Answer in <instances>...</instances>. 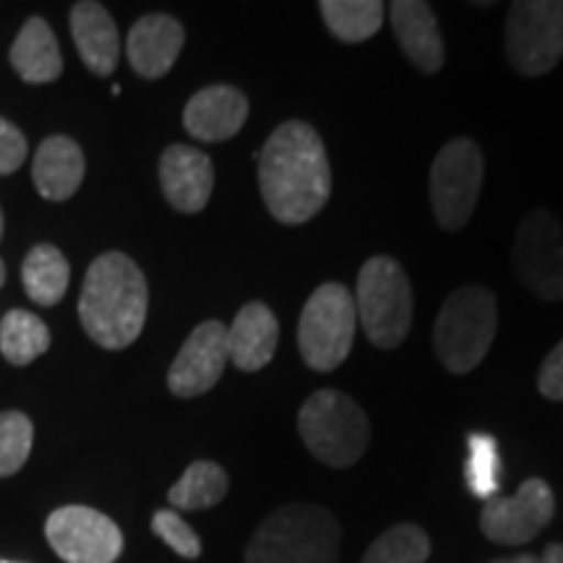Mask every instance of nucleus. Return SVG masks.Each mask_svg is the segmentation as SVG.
<instances>
[{
  "label": "nucleus",
  "mask_w": 563,
  "mask_h": 563,
  "mask_svg": "<svg viewBox=\"0 0 563 563\" xmlns=\"http://www.w3.org/2000/svg\"><path fill=\"white\" fill-rule=\"evenodd\" d=\"M258 186L277 222L313 220L332 196V167L319 131L306 121L277 125L258 154Z\"/></svg>",
  "instance_id": "1"
},
{
  "label": "nucleus",
  "mask_w": 563,
  "mask_h": 563,
  "mask_svg": "<svg viewBox=\"0 0 563 563\" xmlns=\"http://www.w3.org/2000/svg\"><path fill=\"white\" fill-rule=\"evenodd\" d=\"M150 311L144 272L125 253H102L84 279L79 319L84 332L104 350H125L139 340Z\"/></svg>",
  "instance_id": "2"
},
{
  "label": "nucleus",
  "mask_w": 563,
  "mask_h": 563,
  "mask_svg": "<svg viewBox=\"0 0 563 563\" xmlns=\"http://www.w3.org/2000/svg\"><path fill=\"white\" fill-rule=\"evenodd\" d=\"M342 527L329 509L287 504L272 511L253 532L245 563H336Z\"/></svg>",
  "instance_id": "3"
},
{
  "label": "nucleus",
  "mask_w": 563,
  "mask_h": 563,
  "mask_svg": "<svg viewBox=\"0 0 563 563\" xmlns=\"http://www.w3.org/2000/svg\"><path fill=\"white\" fill-rule=\"evenodd\" d=\"M498 329L496 298L488 287L464 285L449 295L433 327V347L443 368L456 376L485 361Z\"/></svg>",
  "instance_id": "4"
},
{
  "label": "nucleus",
  "mask_w": 563,
  "mask_h": 563,
  "mask_svg": "<svg viewBox=\"0 0 563 563\" xmlns=\"http://www.w3.org/2000/svg\"><path fill=\"white\" fill-rule=\"evenodd\" d=\"M298 433L316 460L344 470L361 462L368 449L371 422L363 407L347 394L321 389L300 407Z\"/></svg>",
  "instance_id": "5"
},
{
  "label": "nucleus",
  "mask_w": 563,
  "mask_h": 563,
  "mask_svg": "<svg viewBox=\"0 0 563 563\" xmlns=\"http://www.w3.org/2000/svg\"><path fill=\"white\" fill-rule=\"evenodd\" d=\"M355 311L365 336L376 347H399L410 332L415 311L412 285L402 264L391 256L368 258L357 274Z\"/></svg>",
  "instance_id": "6"
},
{
  "label": "nucleus",
  "mask_w": 563,
  "mask_h": 563,
  "mask_svg": "<svg viewBox=\"0 0 563 563\" xmlns=\"http://www.w3.org/2000/svg\"><path fill=\"white\" fill-rule=\"evenodd\" d=\"M357 332L355 298L342 282H327L302 306L298 347L311 371L329 373L347 361Z\"/></svg>",
  "instance_id": "7"
},
{
  "label": "nucleus",
  "mask_w": 563,
  "mask_h": 563,
  "mask_svg": "<svg viewBox=\"0 0 563 563\" xmlns=\"http://www.w3.org/2000/svg\"><path fill=\"white\" fill-rule=\"evenodd\" d=\"M506 60L522 76H545L563 58L561 0H517L504 26Z\"/></svg>",
  "instance_id": "8"
},
{
  "label": "nucleus",
  "mask_w": 563,
  "mask_h": 563,
  "mask_svg": "<svg viewBox=\"0 0 563 563\" xmlns=\"http://www.w3.org/2000/svg\"><path fill=\"white\" fill-rule=\"evenodd\" d=\"M485 159L477 141L460 136L435 154L431 167V207L443 230H460L470 222L481 199Z\"/></svg>",
  "instance_id": "9"
},
{
  "label": "nucleus",
  "mask_w": 563,
  "mask_h": 563,
  "mask_svg": "<svg viewBox=\"0 0 563 563\" xmlns=\"http://www.w3.org/2000/svg\"><path fill=\"white\" fill-rule=\"evenodd\" d=\"M514 272L534 298L563 300V232L551 211L534 209L514 238Z\"/></svg>",
  "instance_id": "10"
},
{
  "label": "nucleus",
  "mask_w": 563,
  "mask_h": 563,
  "mask_svg": "<svg viewBox=\"0 0 563 563\" xmlns=\"http://www.w3.org/2000/svg\"><path fill=\"white\" fill-rule=\"evenodd\" d=\"M555 498L543 477H530L514 496H493L481 514V530L496 545H527L551 525Z\"/></svg>",
  "instance_id": "11"
},
{
  "label": "nucleus",
  "mask_w": 563,
  "mask_h": 563,
  "mask_svg": "<svg viewBox=\"0 0 563 563\" xmlns=\"http://www.w3.org/2000/svg\"><path fill=\"white\" fill-rule=\"evenodd\" d=\"M53 551L66 563H112L123 551L121 527L89 506H63L45 525Z\"/></svg>",
  "instance_id": "12"
},
{
  "label": "nucleus",
  "mask_w": 563,
  "mask_h": 563,
  "mask_svg": "<svg viewBox=\"0 0 563 563\" xmlns=\"http://www.w3.org/2000/svg\"><path fill=\"white\" fill-rule=\"evenodd\" d=\"M228 363V327L222 321H203L188 334L186 344L180 347L170 373H167V386L175 397H201L211 386H217Z\"/></svg>",
  "instance_id": "13"
},
{
  "label": "nucleus",
  "mask_w": 563,
  "mask_h": 563,
  "mask_svg": "<svg viewBox=\"0 0 563 563\" xmlns=\"http://www.w3.org/2000/svg\"><path fill=\"white\" fill-rule=\"evenodd\" d=\"M159 186L173 209L196 214L207 207L214 191V165L194 146L173 144L159 157Z\"/></svg>",
  "instance_id": "14"
},
{
  "label": "nucleus",
  "mask_w": 563,
  "mask_h": 563,
  "mask_svg": "<svg viewBox=\"0 0 563 563\" xmlns=\"http://www.w3.org/2000/svg\"><path fill=\"white\" fill-rule=\"evenodd\" d=\"M249 121V97L228 84H214L188 100L183 110V125L194 139L220 144L235 136Z\"/></svg>",
  "instance_id": "15"
},
{
  "label": "nucleus",
  "mask_w": 563,
  "mask_h": 563,
  "mask_svg": "<svg viewBox=\"0 0 563 563\" xmlns=\"http://www.w3.org/2000/svg\"><path fill=\"white\" fill-rule=\"evenodd\" d=\"M186 42V30L175 16L150 13L131 26L125 53L141 79H162L175 66Z\"/></svg>",
  "instance_id": "16"
},
{
  "label": "nucleus",
  "mask_w": 563,
  "mask_h": 563,
  "mask_svg": "<svg viewBox=\"0 0 563 563\" xmlns=\"http://www.w3.org/2000/svg\"><path fill=\"white\" fill-rule=\"evenodd\" d=\"M279 344V321L266 302H245L228 327V350L235 368L256 373L272 363Z\"/></svg>",
  "instance_id": "17"
},
{
  "label": "nucleus",
  "mask_w": 563,
  "mask_h": 563,
  "mask_svg": "<svg viewBox=\"0 0 563 563\" xmlns=\"http://www.w3.org/2000/svg\"><path fill=\"white\" fill-rule=\"evenodd\" d=\"M70 34L84 66L95 76H110L121 60V34L102 3H76L70 11Z\"/></svg>",
  "instance_id": "18"
},
{
  "label": "nucleus",
  "mask_w": 563,
  "mask_h": 563,
  "mask_svg": "<svg viewBox=\"0 0 563 563\" xmlns=\"http://www.w3.org/2000/svg\"><path fill=\"white\" fill-rule=\"evenodd\" d=\"M391 30L402 53L422 74H435L446 60L443 37L431 5L420 0H397L391 3Z\"/></svg>",
  "instance_id": "19"
},
{
  "label": "nucleus",
  "mask_w": 563,
  "mask_h": 563,
  "mask_svg": "<svg viewBox=\"0 0 563 563\" xmlns=\"http://www.w3.org/2000/svg\"><path fill=\"white\" fill-rule=\"evenodd\" d=\"M87 162L81 146L68 136H51L40 144L34 154L32 180L42 199L66 201L79 191Z\"/></svg>",
  "instance_id": "20"
},
{
  "label": "nucleus",
  "mask_w": 563,
  "mask_h": 563,
  "mask_svg": "<svg viewBox=\"0 0 563 563\" xmlns=\"http://www.w3.org/2000/svg\"><path fill=\"white\" fill-rule=\"evenodd\" d=\"M11 66L26 84H51L63 74L58 40L45 19H26L11 47Z\"/></svg>",
  "instance_id": "21"
},
{
  "label": "nucleus",
  "mask_w": 563,
  "mask_h": 563,
  "mask_svg": "<svg viewBox=\"0 0 563 563\" xmlns=\"http://www.w3.org/2000/svg\"><path fill=\"white\" fill-rule=\"evenodd\" d=\"M21 282L24 290L37 306L51 308L63 300L70 282V266L66 256L51 243L34 245L26 253L24 266H21Z\"/></svg>",
  "instance_id": "22"
},
{
  "label": "nucleus",
  "mask_w": 563,
  "mask_h": 563,
  "mask_svg": "<svg viewBox=\"0 0 563 563\" xmlns=\"http://www.w3.org/2000/svg\"><path fill=\"white\" fill-rule=\"evenodd\" d=\"M323 24L340 42H365L382 30L384 3L378 0H321Z\"/></svg>",
  "instance_id": "23"
},
{
  "label": "nucleus",
  "mask_w": 563,
  "mask_h": 563,
  "mask_svg": "<svg viewBox=\"0 0 563 563\" xmlns=\"http://www.w3.org/2000/svg\"><path fill=\"white\" fill-rule=\"evenodd\" d=\"M230 481L228 473L214 462H194L188 464V470L183 473L178 483L173 485L167 498L175 509L180 511H199L217 506L228 496Z\"/></svg>",
  "instance_id": "24"
},
{
  "label": "nucleus",
  "mask_w": 563,
  "mask_h": 563,
  "mask_svg": "<svg viewBox=\"0 0 563 563\" xmlns=\"http://www.w3.org/2000/svg\"><path fill=\"white\" fill-rule=\"evenodd\" d=\"M51 350V332L30 311H9L0 321V352L11 365H30Z\"/></svg>",
  "instance_id": "25"
},
{
  "label": "nucleus",
  "mask_w": 563,
  "mask_h": 563,
  "mask_svg": "<svg viewBox=\"0 0 563 563\" xmlns=\"http://www.w3.org/2000/svg\"><path fill=\"white\" fill-rule=\"evenodd\" d=\"M467 488L475 498L490 501L501 490V456L498 443L490 433H470L467 439V464H464Z\"/></svg>",
  "instance_id": "26"
},
{
  "label": "nucleus",
  "mask_w": 563,
  "mask_h": 563,
  "mask_svg": "<svg viewBox=\"0 0 563 563\" xmlns=\"http://www.w3.org/2000/svg\"><path fill=\"white\" fill-rule=\"evenodd\" d=\"M431 540L418 525H397L373 540L361 563H426Z\"/></svg>",
  "instance_id": "27"
},
{
  "label": "nucleus",
  "mask_w": 563,
  "mask_h": 563,
  "mask_svg": "<svg viewBox=\"0 0 563 563\" xmlns=\"http://www.w3.org/2000/svg\"><path fill=\"white\" fill-rule=\"evenodd\" d=\"M34 441L32 420L24 412H0V477L19 473L30 460Z\"/></svg>",
  "instance_id": "28"
},
{
  "label": "nucleus",
  "mask_w": 563,
  "mask_h": 563,
  "mask_svg": "<svg viewBox=\"0 0 563 563\" xmlns=\"http://www.w3.org/2000/svg\"><path fill=\"white\" fill-rule=\"evenodd\" d=\"M152 530L165 545H170L183 559L196 561L201 555V540L194 527L180 517L178 511H157L152 519Z\"/></svg>",
  "instance_id": "29"
},
{
  "label": "nucleus",
  "mask_w": 563,
  "mask_h": 563,
  "mask_svg": "<svg viewBox=\"0 0 563 563\" xmlns=\"http://www.w3.org/2000/svg\"><path fill=\"white\" fill-rule=\"evenodd\" d=\"M26 159V139L16 125L0 118V175L16 173Z\"/></svg>",
  "instance_id": "30"
},
{
  "label": "nucleus",
  "mask_w": 563,
  "mask_h": 563,
  "mask_svg": "<svg viewBox=\"0 0 563 563\" xmlns=\"http://www.w3.org/2000/svg\"><path fill=\"white\" fill-rule=\"evenodd\" d=\"M538 389L553 402H563V340L551 350L538 373Z\"/></svg>",
  "instance_id": "31"
},
{
  "label": "nucleus",
  "mask_w": 563,
  "mask_h": 563,
  "mask_svg": "<svg viewBox=\"0 0 563 563\" xmlns=\"http://www.w3.org/2000/svg\"><path fill=\"white\" fill-rule=\"evenodd\" d=\"M540 563H563V545H548L545 553L540 555Z\"/></svg>",
  "instance_id": "32"
},
{
  "label": "nucleus",
  "mask_w": 563,
  "mask_h": 563,
  "mask_svg": "<svg viewBox=\"0 0 563 563\" xmlns=\"http://www.w3.org/2000/svg\"><path fill=\"white\" fill-rule=\"evenodd\" d=\"M493 563H540V555H532V553H522V555H514V559H504V561H493Z\"/></svg>",
  "instance_id": "33"
},
{
  "label": "nucleus",
  "mask_w": 563,
  "mask_h": 563,
  "mask_svg": "<svg viewBox=\"0 0 563 563\" xmlns=\"http://www.w3.org/2000/svg\"><path fill=\"white\" fill-rule=\"evenodd\" d=\"M3 282H5V266L0 262V287H3Z\"/></svg>",
  "instance_id": "34"
},
{
  "label": "nucleus",
  "mask_w": 563,
  "mask_h": 563,
  "mask_svg": "<svg viewBox=\"0 0 563 563\" xmlns=\"http://www.w3.org/2000/svg\"><path fill=\"white\" fill-rule=\"evenodd\" d=\"M0 238H3V211H0Z\"/></svg>",
  "instance_id": "35"
},
{
  "label": "nucleus",
  "mask_w": 563,
  "mask_h": 563,
  "mask_svg": "<svg viewBox=\"0 0 563 563\" xmlns=\"http://www.w3.org/2000/svg\"><path fill=\"white\" fill-rule=\"evenodd\" d=\"M0 563H11V561H0Z\"/></svg>",
  "instance_id": "36"
}]
</instances>
